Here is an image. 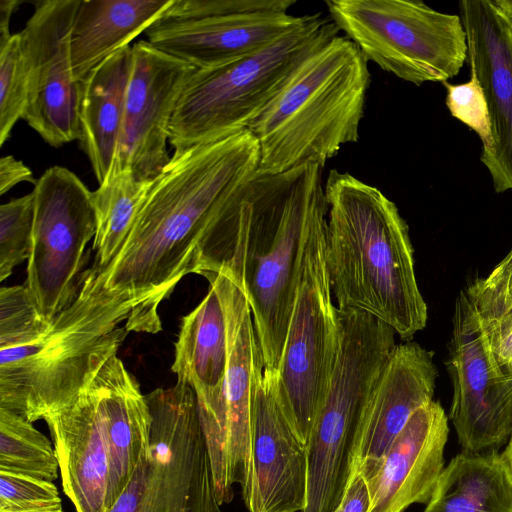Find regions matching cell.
Wrapping results in <instances>:
<instances>
[{
	"label": "cell",
	"mask_w": 512,
	"mask_h": 512,
	"mask_svg": "<svg viewBox=\"0 0 512 512\" xmlns=\"http://www.w3.org/2000/svg\"><path fill=\"white\" fill-rule=\"evenodd\" d=\"M258 164L257 140L246 129L174 152L153 179L125 245L100 271L104 287L131 303L129 332H159V305L178 282L210 273L212 219Z\"/></svg>",
	"instance_id": "1"
},
{
	"label": "cell",
	"mask_w": 512,
	"mask_h": 512,
	"mask_svg": "<svg viewBox=\"0 0 512 512\" xmlns=\"http://www.w3.org/2000/svg\"><path fill=\"white\" fill-rule=\"evenodd\" d=\"M131 303L94 266L73 303L45 320L25 285L0 289V407L30 422L66 404L117 356Z\"/></svg>",
	"instance_id": "2"
},
{
	"label": "cell",
	"mask_w": 512,
	"mask_h": 512,
	"mask_svg": "<svg viewBox=\"0 0 512 512\" xmlns=\"http://www.w3.org/2000/svg\"><path fill=\"white\" fill-rule=\"evenodd\" d=\"M325 209L316 164L276 175L256 172L223 205L222 273L248 301L268 376L281 359L309 231Z\"/></svg>",
	"instance_id": "3"
},
{
	"label": "cell",
	"mask_w": 512,
	"mask_h": 512,
	"mask_svg": "<svg viewBox=\"0 0 512 512\" xmlns=\"http://www.w3.org/2000/svg\"><path fill=\"white\" fill-rule=\"evenodd\" d=\"M324 190L326 263L337 308L365 312L411 341L428 314L406 221L381 190L350 173L331 170Z\"/></svg>",
	"instance_id": "4"
},
{
	"label": "cell",
	"mask_w": 512,
	"mask_h": 512,
	"mask_svg": "<svg viewBox=\"0 0 512 512\" xmlns=\"http://www.w3.org/2000/svg\"><path fill=\"white\" fill-rule=\"evenodd\" d=\"M369 85L368 61L346 36L311 53L248 127L259 147L257 172L323 169L343 145L358 141Z\"/></svg>",
	"instance_id": "5"
},
{
	"label": "cell",
	"mask_w": 512,
	"mask_h": 512,
	"mask_svg": "<svg viewBox=\"0 0 512 512\" xmlns=\"http://www.w3.org/2000/svg\"><path fill=\"white\" fill-rule=\"evenodd\" d=\"M339 31L321 13L308 15L302 25L262 50L224 66L196 69L170 122L174 152L248 129L295 69Z\"/></svg>",
	"instance_id": "6"
},
{
	"label": "cell",
	"mask_w": 512,
	"mask_h": 512,
	"mask_svg": "<svg viewBox=\"0 0 512 512\" xmlns=\"http://www.w3.org/2000/svg\"><path fill=\"white\" fill-rule=\"evenodd\" d=\"M340 345L324 401L305 445L302 512H336L344 497L362 418L396 347L395 331L358 310H339Z\"/></svg>",
	"instance_id": "7"
},
{
	"label": "cell",
	"mask_w": 512,
	"mask_h": 512,
	"mask_svg": "<svg viewBox=\"0 0 512 512\" xmlns=\"http://www.w3.org/2000/svg\"><path fill=\"white\" fill-rule=\"evenodd\" d=\"M327 209L309 231L277 371L268 380L298 440L306 445L324 401L340 345L339 311L326 263Z\"/></svg>",
	"instance_id": "8"
},
{
	"label": "cell",
	"mask_w": 512,
	"mask_h": 512,
	"mask_svg": "<svg viewBox=\"0 0 512 512\" xmlns=\"http://www.w3.org/2000/svg\"><path fill=\"white\" fill-rule=\"evenodd\" d=\"M333 23L367 61L417 86L455 77L468 58L459 15L414 0H329Z\"/></svg>",
	"instance_id": "9"
},
{
	"label": "cell",
	"mask_w": 512,
	"mask_h": 512,
	"mask_svg": "<svg viewBox=\"0 0 512 512\" xmlns=\"http://www.w3.org/2000/svg\"><path fill=\"white\" fill-rule=\"evenodd\" d=\"M215 275L226 312L228 362L219 403L198 417L219 504L232 501L238 484L247 506L254 487V401L264 365L244 293L228 274Z\"/></svg>",
	"instance_id": "10"
},
{
	"label": "cell",
	"mask_w": 512,
	"mask_h": 512,
	"mask_svg": "<svg viewBox=\"0 0 512 512\" xmlns=\"http://www.w3.org/2000/svg\"><path fill=\"white\" fill-rule=\"evenodd\" d=\"M32 192L34 223L24 285L39 314L49 321L79 292L97 217L93 192L65 167L45 170Z\"/></svg>",
	"instance_id": "11"
},
{
	"label": "cell",
	"mask_w": 512,
	"mask_h": 512,
	"mask_svg": "<svg viewBox=\"0 0 512 512\" xmlns=\"http://www.w3.org/2000/svg\"><path fill=\"white\" fill-rule=\"evenodd\" d=\"M446 366L453 386L449 418L463 452L499 450L512 432V374L497 360L466 289L452 317Z\"/></svg>",
	"instance_id": "12"
},
{
	"label": "cell",
	"mask_w": 512,
	"mask_h": 512,
	"mask_svg": "<svg viewBox=\"0 0 512 512\" xmlns=\"http://www.w3.org/2000/svg\"><path fill=\"white\" fill-rule=\"evenodd\" d=\"M80 0H40L19 32L29 76L23 119L59 147L80 138L81 82L73 73L70 32Z\"/></svg>",
	"instance_id": "13"
},
{
	"label": "cell",
	"mask_w": 512,
	"mask_h": 512,
	"mask_svg": "<svg viewBox=\"0 0 512 512\" xmlns=\"http://www.w3.org/2000/svg\"><path fill=\"white\" fill-rule=\"evenodd\" d=\"M132 55L123 122L111 173L129 170L137 180L149 181L171 159L167 151L170 122L196 68L165 54L148 41L135 43Z\"/></svg>",
	"instance_id": "14"
},
{
	"label": "cell",
	"mask_w": 512,
	"mask_h": 512,
	"mask_svg": "<svg viewBox=\"0 0 512 512\" xmlns=\"http://www.w3.org/2000/svg\"><path fill=\"white\" fill-rule=\"evenodd\" d=\"M145 396L163 512H221L193 389L177 381Z\"/></svg>",
	"instance_id": "15"
},
{
	"label": "cell",
	"mask_w": 512,
	"mask_h": 512,
	"mask_svg": "<svg viewBox=\"0 0 512 512\" xmlns=\"http://www.w3.org/2000/svg\"><path fill=\"white\" fill-rule=\"evenodd\" d=\"M53 440L63 491L76 512H106L109 482L104 366L66 404L43 419Z\"/></svg>",
	"instance_id": "16"
},
{
	"label": "cell",
	"mask_w": 512,
	"mask_h": 512,
	"mask_svg": "<svg viewBox=\"0 0 512 512\" xmlns=\"http://www.w3.org/2000/svg\"><path fill=\"white\" fill-rule=\"evenodd\" d=\"M459 12L492 126V150L480 160L501 193L512 190V28L491 0H462Z\"/></svg>",
	"instance_id": "17"
},
{
	"label": "cell",
	"mask_w": 512,
	"mask_h": 512,
	"mask_svg": "<svg viewBox=\"0 0 512 512\" xmlns=\"http://www.w3.org/2000/svg\"><path fill=\"white\" fill-rule=\"evenodd\" d=\"M433 355L412 341L396 345L365 409L351 474L366 481L374 477L413 413L433 401L438 376Z\"/></svg>",
	"instance_id": "18"
},
{
	"label": "cell",
	"mask_w": 512,
	"mask_h": 512,
	"mask_svg": "<svg viewBox=\"0 0 512 512\" xmlns=\"http://www.w3.org/2000/svg\"><path fill=\"white\" fill-rule=\"evenodd\" d=\"M308 15L257 11L170 23H154L145 33L158 50L196 69L240 60L302 25Z\"/></svg>",
	"instance_id": "19"
},
{
	"label": "cell",
	"mask_w": 512,
	"mask_h": 512,
	"mask_svg": "<svg viewBox=\"0 0 512 512\" xmlns=\"http://www.w3.org/2000/svg\"><path fill=\"white\" fill-rule=\"evenodd\" d=\"M448 434V417L438 401L417 409L367 481V512H404L412 504H427L444 469Z\"/></svg>",
	"instance_id": "20"
},
{
	"label": "cell",
	"mask_w": 512,
	"mask_h": 512,
	"mask_svg": "<svg viewBox=\"0 0 512 512\" xmlns=\"http://www.w3.org/2000/svg\"><path fill=\"white\" fill-rule=\"evenodd\" d=\"M254 487L249 512H298L306 504L307 458L264 372L254 401Z\"/></svg>",
	"instance_id": "21"
},
{
	"label": "cell",
	"mask_w": 512,
	"mask_h": 512,
	"mask_svg": "<svg viewBox=\"0 0 512 512\" xmlns=\"http://www.w3.org/2000/svg\"><path fill=\"white\" fill-rule=\"evenodd\" d=\"M203 300L182 318L171 370L196 396L198 416L211 412L222 395L228 362L224 302L215 274Z\"/></svg>",
	"instance_id": "22"
},
{
	"label": "cell",
	"mask_w": 512,
	"mask_h": 512,
	"mask_svg": "<svg viewBox=\"0 0 512 512\" xmlns=\"http://www.w3.org/2000/svg\"><path fill=\"white\" fill-rule=\"evenodd\" d=\"M132 58V46H125L81 82L79 142L99 184L107 180L114 164Z\"/></svg>",
	"instance_id": "23"
},
{
	"label": "cell",
	"mask_w": 512,
	"mask_h": 512,
	"mask_svg": "<svg viewBox=\"0 0 512 512\" xmlns=\"http://www.w3.org/2000/svg\"><path fill=\"white\" fill-rule=\"evenodd\" d=\"M173 0H80L70 32L74 77L82 82L156 23Z\"/></svg>",
	"instance_id": "24"
},
{
	"label": "cell",
	"mask_w": 512,
	"mask_h": 512,
	"mask_svg": "<svg viewBox=\"0 0 512 512\" xmlns=\"http://www.w3.org/2000/svg\"><path fill=\"white\" fill-rule=\"evenodd\" d=\"M104 371L109 447L107 512L128 485L149 447L152 416L146 396L121 359L117 356L109 359Z\"/></svg>",
	"instance_id": "25"
},
{
	"label": "cell",
	"mask_w": 512,
	"mask_h": 512,
	"mask_svg": "<svg viewBox=\"0 0 512 512\" xmlns=\"http://www.w3.org/2000/svg\"><path fill=\"white\" fill-rule=\"evenodd\" d=\"M424 512H512V472L502 453L461 452L452 458Z\"/></svg>",
	"instance_id": "26"
},
{
	"label": "cell",
	"mask_w": 512,
	"mask_h": 512,
	"mask_svg": "<svg viewBox=\"0 0 512 512\" xmlns=\"http://www.w3.org/2000/svg\"><path fill=\"white\" fill-rule=\"evenodd\" d=\"M152 181L137 180L131 171L112 172L93 192L97 230L92 266L105 270L125 245L148 197Z\"/></svg>",
	"instance_id": "27"
},
{
	"label": "cell",
	"mask_w": 512,
	"mask_h": 512,
	"mask_svg": "<svg viewBox=\"0 0 512 512\" xmlns=\"http://www.w3.org/2000/svg\"><path fill=\"white\" fill-rule=\"evenodd\" d=\"M0 471H10L52 481L59 462L54 445L33 423L0 407Z\"/></svg>",
	"instance_id": "28"
},
{
	"label": "cell",
	"mask_w": 512,
	"mask_h": 512,
	"mask_svg": "<svg viewBox=\"0 0 512 512\" xmlns=\"http://www.w3.org/2000/svg\"><path fill=\"white\" fill-rule=\"evenodd\" d=\"M29 98V76L20 33L0 48V145L23 119Z\"/></svg>",
	"instance_id": "29"
},
{
	"label": "cell",
	"mask_w": 512,
	"mask_h": 512,
	"mask_svg": "<svg viewBox=\"0 0 512 512\" xmlns=\"http://www.w3.org/2000/svg\"><path fill=\"white\" fill-rule=\"evenodd\" d=\"M34 223L33 192L0 206V281L30 256Z\"/></svg>",
	"instance_id": "30"
},
{
	"label": "cell",
	"mask_w": 512,
	"mask_h": 512,
	"mask_svg": "<svg viewBox=\"0 0 512 512\" xmlns=\"http://www.w3.org/2000/svg\"><path fill=\"white\" fill-rule=\"evenodd\" d=\"M470 80L466 83L445 86L446 106L451 115L472 129L482 142L481 157L487 156L493 147L492 126L486 98L474 66L470 65Z\"/></svg>",
	"instance_id": "31"
},
{
	"label": "cell",
	"mask_w": 512,
	"mask_h": 512,
	"mask_svg": "<svg viewBox=\"0 0 512 512\" xmlns=\"http://www.w3.org/2000/svg\"><path fill=\"white\" fill-rule=\"evenodd\" d=\"M294 4V0H173L157 22H180L267 10L288 12Z\"/></svg>",
	"instance_id": "32"
},
{
	"label": "cell",
	"mask_w": 512,
	"mask_h": 512,
	"mask_svg": "<svg viewBox=\"0 0 512 512\" xmlns=\"http://www.w3.org/2000/svg\"><path fill=\"white\" fill-rule=\"evenodd\" d=\"M467 294L481 320L498 318L512 310V248L484 278L474 279Z\"/></svg>",
	"instance_id": "33"
},
{
	"label": "cell",
	"mask_w": 512,
	"mask_h": 512,
	"mask_svg": "<svg viewBox=\"0 0 512 512\" xmlns=\"http://www.w3.org/2000/svg\"><path fill=\"white\" fill-rule=\"evenodd\" d=\"M61 502L52 481L0 471V511L28 509Z\"/></svg>",
	"instance_id": "34"
},
{
	"label": "cell",
	"mask_w": 512,
	"mask_h": 512,
	"mask_svg": "<svg viewBox=\"0 0 512 512\" xmlns=\"http://www.w3.org/2000/svg\"><path fill=\"white\" fill-rule=\"evenodd\" d=\"M481 323L498 362L512 374V310Z\"/></svg>",
	"instance_id": "35"
},
{
	"label": "cell",
	"mask_w": 512,
	"mask_h": 512,
	"mask_svg": "<svg viewBox=\"0 0 512 512\" xmlns=\"http://www.w3.org/2000/svg\"><path fill=\"white\" fill-rule=\"evenodd\" d=\"M369 504L370 495L367 481L359 473L351 474L339 506L340 512H367Z\"/></svg>",
	"instance_id": "36"
},
{
	"label": "cell",
	"mask_w": 512,
	"mask_h": 512,
	"mask_svg": "<svg viewBox=\"0 0 512 512\" xmlns=\"http://www.w3.org/2000/svg\"><path fill=\"white\" fill-rule=\"evenodd\" d=\"M21 182L35 184L37 180L32 171L22 161L12 155H6L0 159V194L4 195L11 188Z\"/></svg>",
	"instance_id": "37"
},
{
	"label": "cell",
	"mask_w": 512,
	"mask_h": 512,
	"mask_svg": "<svg viewBox=\"0 0 512 512\" xmlns=\"http://www.w3.org/2000/svg\"><path fill=\"white\" fill-rule=\"evenodd\" d=\"M22 3L20 0H0V48L11 38L9 25L13 12Z\"/></svg>",
	"instance_id": "38"
},
{
	"label": "cell",
	"mask_w": 512,
	"mask_h": 512,
	"mask_svg": "<svg viewBox=\"0 0 512 512\" xmlns=\"http://www.w3.org/2000/svg\"><path fill=\"white\" fill-rule=\"evenodd\" d=\"M491 2L512 28V0H491Z\"/></svg>",
	"instance_id": "39"
},
{
	"label": "cell",
	"mask_w": 512,
	"mask_h": 512,
	"mask_svg": "<svg viewBox=\"0 0 512 512\" xmlns=\"http://www.w3.org/2000/svg\"><path fill=\"white\" fill-rule=\"evenodd\" d=\"M0 512H63L62 504L61 502L46 505V506H40V507H34V508H28V509H19V510H8V511H0Z\"/></svg>",
	"instance_id": "40"
},
{
	"label": "cell",
	"mask_w": 512,
	"mask_h": 512,
	"mask_svg": "<svg viewBox=\"0 0 512 512\" xmlns=\"http://www.w3.org/2000/svg\"><path fill=\"white\" fill-rule=\"evenodd\" d=\"M504 459L506 460L511 472H512V432L507 442L505 450L502 452Z\"/></svg>",
	"instance_id": "41"
}]
</instances>
